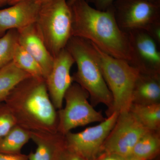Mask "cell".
<instances>
[{"label": "cell", "instance_id": "obj_1", "mask_svg": "<svg viewBox=\"0 0 160 160\" xmlns=\"http://www.w3.org/2000/svg\"><path fill=\"white\" fill-rule=\"evenodd\" d=\"M69 6L72 14V37L89 41L107 54L132 65L133 57L128 32L120 28L112 6L100 10L86 0Z\"/></svg>", "mask_w": 160, "mask_h": 160}, {"label": "cell", "instance_id": "obj_2", "mask_svg": "<svg viewBox=\"0 0 160 160\" xmlns=\"http://www.w3.org/2000/svg\"><path fill=\"white\" fill-rule=\"evenodd\" d=\"M4 103L17 125L30 131H58V113L44 79L29 77L20 82Z\"/></svg>", "mask_w": 160, "mask_h": 160}, {"label": "cell", "instance_id": "obj_3", "mask_svg": "<svg viewBox=\"0 0 160 160\" xmlns=\"http://www.w3.org/2000/svg\"><path fill=\"white\" fill-rule=\"evenodd\" d=\"M66 48L77 66V71L72 76L73 81L88 92L93 106L103 104L108 107L106 112L108 116L112 108L113 98L104 79L91 43L72 37Z\"/></svg>", "mask_w": 160, "mask_h": 160}, {"label": "cell", "instance_id": "obj_4", "mask_svg": "<svg viewBox=\"0 0 160 160\" xmlns=\"http://www.w3.org/2000/svg\"><path fill=\"white\" fill-rule=\"evenodd\" d=\"M91 44L113 98L112 108L107 117L114 112L119 113L129 111L132 104L135 85L141 71L125 60L113 57Z\"/></svg>", "mask_w": 160, "mask_h": 160}, {"label": "cell", "instance_id": "obj_5", "mask_svg": "<svg viewBox=\"0 0 160 160\" xmlns=\"http://www.w3.org/2000/svg\"><path fill=\"white\" fill-rule=\"evenodd\" d=\"M35 24L46 47L55 57L66 48L72 37V12L67 1L43 2Z\"/></svg>", "mask_w": 160, "mask_h": 160}, {"label": "cell", "instance_id": "obj_6", "mask_svg": "<svg viewBox=\"0 0 160 160\" xmlns=\"http://www.w3.org/2000/svg\"><path fill=\"white\" fill-rule=\"evenodd\" d=\"M89 97L88 92L79 84H72L64 96L65 107L58 112V132L65 135L77 127L106 119L89 103Z\"/></svg>", "mask_w": 160, "mask_h": 160}, {"label": "cell", "instance_id": "obj_7", "mask_svg": "<svg viewBox=\"0 0 160 160\" xmlns=\"http://www.w3.org/2000/svg\"><path fill=\"white\" fill-rule=\"evenodd\" d=\"M119 26L126 32L147 31L160 23V2L148 0H115L112 5Z\"/></svg>", "mask_w": 160, "mask_h": 160}, {"label": "cell", "instance_id": "obj_8", "mask_svg": "<svg viewBox=\"0 0 160 160\" xmlns=\"http://www.w3.org/2000/svg\"><path fill=\"white\" fill-rule=\"evenodd\" d=\"M149 131L129 110L120 112L103 143L99 154L110 153L127 158L131 156L132 149L140 138Z\"/></svg>", "mask_w": 160, "mask_h": 160}, {"label": "cell", "instance_id": "obj_9", "mask_svg": "<svg viewBox=\"0 0 160 160\" xmlns=\"http://www.w3.org/2000/svg\"><path fill=\"white\" fill-rule=\"evenodd\" d=\"M119 113L114 112L97 126L88 127L83 131L65 135L66 147L85 158L93 160L99 154L106 138L114 126Z\"/></svg>", "mask_w": 160, "mask_h": 160}, {"label": "cell", "instance_id": "obj_10", "mask_svg": "<svg viewBox=\"0 0 160 160\" xmlns=\"http://www.w3.org/2000/svg\"><path fill=\"white\" fill-rule=\"evenodd\" d=\"M127 32L133 57L132 66L144 73L160 74L159 45L144 30Z\"/></svg>", "mask_w": 160, "mask_h": 160}, {"label": "cell", "instance_id": "obj_11", "mask_svg": "<svg viewBox=\"0 0 160 160\" xmlns=\"http://www.w3.org/2000/svg\"><path fill=\"white\" fill-rule=\"evenodd\" d=\"M74 63L73 58L65 48L54 57L51 70L45 79L49 97L56 109L62 108L65 93L73 82L70 71Z\"/></svg>", "mask_w": 160, "mask_h": 160}, {"label": "cell", "instance_id": "obj_12", "mask_svg": "<svg viewBox=\"0 0 160 160\" xmlns=\"http://www.w3.org/2000/svg\"><path fill=\"white\" fill-rule=\"evenodd\" d=\"M42 2L23 0L0 9V37L9 30H19L36 22Z\"/></svg>", "mask_w": 160, "mask_h": 160}, {"label": "cell", "instance_id": "obj_13", "mask_svg": "<svg viewBox=\"0 0 160 160\" xmlns=\"http://www.w3.org/2000/svg\"><path fill=\"white\" fill-rule=\"evenodd\" d=\"M35 23L18 30V42L38 63L45 79L51 70L54 58L43 42Z\"/></svg>", "mask_w": 160, "mask_h": 160}, {"label": "cell", "instance_id": "obj_14", "mask_svg": "<svg viewBox=\"0 0 160 160\" xmlns=\"http://www.w3.org/2000/svg\"><path fill=\"white\" fill-rule=\"evenodd\" d=\"M31 139L37 147L28 155L29 160H57L66 147L65 135L58 131H31Z\"/></svg>", "mask_w": 160, "mask_h": 160}, {"label": "cell", "instance_id": "obj_15", "mask_svg": "<svg viewBox=\"0 0 160 160\" xmlns=\"http://www.w3.org/2000/svg\"><path fill=\"white\" fill-rule=\"evenodd\" d=\"M160 74L140 72L132 94V104L140 105L159 103Z\"/></svg>", "mask_w": 160, "mask_h": 160}, {"label": "cell", "instance_id": "obj_16", "mask_svg": "<svg viewBox=\"0 0 160 160\" xmlns=\"http://www.w3.org/2000/svg\"><path fill=\"white\" fill-rule=\"evenodd\" d=\"M31 76L19 68L12 61L0 69V104L4 103L20 82Z\"/></svg>", "mask_w": 160, "mask_h": 160}, {"label": "cell", "instance_id": "obj_17", "mask_svg": "<svg viewBox=\"0 0 160 160\" xmlns=\"http://www.w3.org/2000/svg\"><path fill=\"white\" fill-rule=\"evenodd\" d=\"M31 139V131L17 125L0 139V152L7 154L21 153L23 146Z\"/></svg>", "mask_w": 160, "mask_h": 160}, {"label": "cell", "instance_id": "obj_18", "mask_svg": "<svg viewBox=\"0 0 160 160\" xmlns=\"http://www.w3.org/2000/svg\"><path fill=\"white\" fill-rule=\"evenodd\" d=\"M129 110L146 129L160 132V103L149 105L132 104Z\"/></svg>", "mask_w": 160, "mask_h": 160}, {"label": "cell", "instance_id": "obj_19", "mask_svg": "<svg viewBox=\"0 0 160 160\" xmlns=\"http://www.w3.org/2000/svg\"><path fill=\"white\" fill-rule=\"evenodd\" d=\"M160 133L159 131L147 132L135 145L131 156L144 160L157 156L160 151Z\"/></svg>", "mask_w": 160, "mask_h": 160}, {"label": "cell", "instance_id": "obj_20", "mask_svg": "<svg viewBox=\"0 0 160 160\" xmlns=\"http://www.w3.org/2000/svg\"><path fill=\"white\" fill-rule=\"evenodd\" d=\"M13 62L32 78L44 79L42 69L38 62L18 42L15 49Z\"/></svg>", "mask_w": 160, "mask_h": 160}, {"label": "cell", "instance_id": "obj_21", "mask_svg": "<svg viewBox=\"0 0 160 160\" xmlns=\"http://www.w3.org/2000/svg\"><path fill=\"white\" fill-rule=\"evenodd\" d=\"M18 43V32L12 29L0 37V69L13 60L15 49Z\"/></svg>", "mask_w": 160, "mask_h": 160}, {"label": "cell", "instance_id": "obj_22", "mask_svg": "<svg viewBox=\"0 0 160 160\" xmlns=\"http://www.w3.org/2000/svg\"><path fill=\"white\" fill-rule=\"evenodd\" d=\"M17 125L14 116L5 103L0 104V139Z\"/></svg>", "mask_w": 160, "mask_h": 160}, {"label": "cell", "instance_id": "obj_23", "mask_svg": "<svg viewBox=\"0 0 160 160\" xmlns=\"http://www.w3.org/2000/svg\"><path fill=\"white\" fill-rule=\"evenodd\" d=\"M57 160H87L66 147L60 153Z\"/></svg>", "mask_w": 160, "mask_h": 160}, {"label": "cell", "instance_id": "obj_24", "mask_svg": "<svg viewBox=\"0 0 160 160\" xmlns=\"http://www.w3.org/2000/svg\"><path fill=\"white\" fill-rule=\"evenodd\" d=\"M115 1V0H92L91 3L94 4L96 9L104 11L111 7Z\"/></svg>", "mask_w": 160, "mask_h": 160}, {"label": "cell", "instance_id": "obj_25", "mask_svg": "<svg viewBox=\"0 0 160 160\" xmlns=\"http://www.w3.org/2000/svg\"><path fill=\"white\" fill-rule=\"evenodd\" d=\"M146 32L153 38L157 42L160 44V23H157L152 26Z\"/></svg>", "mask_w": 160, "mask_h": 160}, {"label": "cell", "instance_id": "obj_26", "mask_svg": "<svg viewBox=\"0 0 160 160\" xmlns=\"http://www.w3.org/2000/svg\"><path fill=\"white\" fill-rule=\"evenodd\" d=\"M0 160H29L28 155L21 153L18 154H7L0 152Z\"/></svg>", "mask_w": 160, "mask_h": 160}, {"label": "cell", "instance_id": "obj_27", "mask_svg": "<svg viewBox=\"0 0 160 160\" xmlns=\"http://www.w3.org/2000/svg\"><path fill=\"white\" fill-rule=\"evenodd\" d=\"M122 157L117 155L110 154V153H100L98 156L93 160H126Z\"/></svg>", "mask_w": 160, "mask_h": 160}, {"label": "cell", "instance_id": "obj_28", "mask_svg": "<svg viewBox=\"0 0 160 160\" xmlns=\"http://www.w3.org/2000/svg\"><path fill=\"white\" fill-rule=\"evenodd\" d=\"M23 1V0H10L8 2V5L11 6V5H13L15 3L18 2H20V1ZM40 1H42V2H47V1H49V0H40Z\"/></svg>", "mask_w": 160, "mask_h": 160}, {"label": "cell", "instance_id": "obj_29", "mask_svg": "<svg viewBox=\"0 0 160 160\" xmlns=\"http://www.w3.org/2000/svg\"><path fill=\"white\" fill-rule=\"evenodd\" d=\"M126 160H144L143 159H142L136 157L132 156H131L127 158L126 159Z\"/></svg>", "mask_w": 160, "mask_h": 160}, {"label": "cell", "instance_id": "obj_30", "mask_svg": "<svg viewBox=\"0 0 160 160\" xmlns=\"http://www.w3.org/2000/svg\"><path fill=\"white\" fill-rule=\"evenodd\" d=\"M9 1L10 0H0V6L8 4Z\"/></svg>", "mask_w": 160, "mask_h": 160}, {"label": "cell", "instance_id": "obj_31", "mask_svg": "<svg viewBox=\"0 0 160 160\" xmlns=\"http://www.w3.org/2000/svg\"><path fill=\"white\" fill-rule=\"evenodd\" d=\"M75 1V0H68V1H67V2H68V4L69 5V4H71L72 3V2H74V1ZM86 1H87L88 2H92V0H86Z\"/></svg>", "mask_w": 160, "mask_h": 160}, {"label": "cell", "instance_id": "obj_32", "mask_svg": "<svg viewBox=\"0 0 160 160\" xmlns=\"http://www.w3.org/2000/svg\"><path fill=\"white\" fill-rule=\"evenodd\" d=\"M148 1L154 2H160V0H148Z\"/></svg>", "mask_w": 160, "mask_h": 160}]
</instances>
